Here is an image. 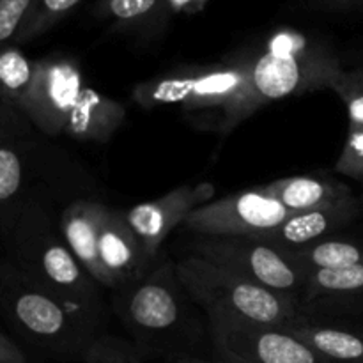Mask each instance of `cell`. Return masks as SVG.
I'll list each match as a JSON object with an SVG mask.
<instances>
[{
    "instance_id": "cell-11",
    "label": "cell",
    "mask_w": 363,
    "mask_h": 363,
    "mask_svg": "<svg viewBox=\"0 0 363 363\" xmlns=\"http://www.w3.org/2000/svg\"><path fill=\"white\" fill-rule=\"evenodd\" d=\"M213 197L215 186L211 183L183 184L155 201L142 202L128 209V223L140 240L149 261L156 264L160 248L169 234L177 225H183L194 209L211 202Z\"/></svg>"
},
{
    "instance_id": "cell-4",
    "label": "cell",
    "mask_w": 363,
    "mask_h": 363,
    "mask_svg": "<svg viewBox=\"0 0 363 363\" xmlns=\"http://www.w3.org/2000/svg\"><path fill=\"white\" fill-rule=\"evenodd\" d=\"M344 71L340 60L323 43L294 30L275 32L259 55L250 60L245 94L223 110L222 131L229 133L262 106L289 96L330 89Z\"/></svg>"
},
{
    "instance_id": "cell-5",
    "label": "cell",
    "mask_w": 363,
    "mask_h": 363,
    "mask_svg": "<svg viewBox=\"0 0 363 363\" xmlns=\"http://www.w3.org/2000/svg\"><path fill=\"white\" fill-rule=\"evenodd\" d=\"M176 269L188 296L206 315H223L275 328L303 315L298 298L259 286L195 255L176 262Z\"/></svg>"
},
{
    "instance_id": "cell-32",
    "label": "cell",
    "mask_w": 363,
    "mask_h": 363,
    "mask_svg": "<svg viewBox=\"0 0 363 363\" xmlns=\"http://www.w3.org/2000/svg\"><path fill=\"white\" fill-rule=\"evenodd\" d=\"M330 2L337 7H350V6H354V4L363 2V0H330Z\"/></svg>"
},
{
    "instance_id": "cell-20",
    "label": "cell",
    "mask_w": 363,
    "mask_h": 363,
    "mask_svg": "<svg viewBox=\"0 0 363 363\" xmlns=\"http://www.w3.org/2000/svg\"><path fill=\"white\" fill-rule=\"evenodd\" d=\"M279 252L305 275L319 269H342L363 264V241L346 238H323L305 247Z\"/></svg>"
},
{
    "instance_id": "cell-15",
    "label": "cell",
    "mask_w": 363,
    "mask_h": 363,
    "mask_svg": "<svg viewBox=\"0 0 363 363\" xmlns=\"http://www.w3.org/2000/svg\"><path fill=\"white\" fill-rule=\"evenodd\" d=\"M360 202L357 197H351L335 204L291 213L275 229L262 230L250 238L262 241L277 250H293L328 238L335 230L350 225L360 216Z\"/></svg>"
},
{
    "instance_id": "cell-24",
    "label": "cell",
    "mask_w": 363,
    "mask_h": 363,
    "mask_svg": "<svg viewBox=\"0 0 363 363\" xmlns=\"http://www.w3.org/2000/svg\"><path fill=\"white\" fill-rule=\"evenodd\" d=\"M162 7H165V0H103L99 13L119 27H138L151 20Z\"/></svg>"
},
{
    "instance_id": "cell-19",
    "label": "cell",
    "mask_w": 363,
    "mask_h": 363,
    "mask_svg": "<svg viewBox=\"0 0 363 363\" xmlns=\"http://www.w3.org/2000/svg\"><path fill=\"white\" fill-rule=\"evenodd\" d=\"M266 191L282 202L291 213L307 211L321 206L335 204L354 197L350 186L332 179L311 176H294L275 179L264 184Z\"/></svg>"
},
{
    "instance_id": "cell-22",
    "label": "cell",
    "mask_w": 363,
    "mask_h": 363,
    "mask_svg": "<svg viewBox=\"0 0 363 363\" xmlns=\"http://www.w3.org/2000/svg\"><path fill=\"white\" fill-rule=\"evenodd\" d=\"M80 2L82 0H35L30 16H28L20 39H18V45L32 41V39L48 32Z\"/></svg>"
},
{
    "instance_id": "cell-7",
    "label": "cell",
    "mask_w": 363,
    "mask_h": 363,
    "mask_svg": "<svg viewBox=\"0 0 363 363\" xmlns=\"http://www.w3.org/2000/svg\"><path fill=\"white\" fill-rule=\"evenodd\" d=\"M190 255L229 269L259 286L291 294L298 300L307 279V275L289 264L277 248L250 236L195 234Z\"/></svg>"
},
{
    "instance_id": "cell-17",
    "label": "cell",
    "mask_w": 363,
    "mask_h": 363,
    "mask_svg": "<svg viewBox=\"0 0 363 363\" xmlns=\"http://www.w3.org/2000/svg\"><path fill=\"white\" fill-rule=\"evenodd\" d=\"M124 121L126 108L123 103L85 85L67 117L64 135L84 144H106Z\"/></svg>"
},
{
    "instance_id": "cell-10",
    "label": "cell",
    "mask_w": 363,
    "mask_h": 363,
    "mask_svg": "<svg viewBox=\"0 0 363 363\" xmlns=\"http://www.w3.org/2000/svg\"><path fill=\"white\" fill-rule=\"evenodd\" d=\"M289 215V209L261 184L194 209L183 225L204 236H254L275 229Z\"/></svg>"
},
{
    "instance_id": "cell-25",
    "label": "cell",
    "mask_w": 363,
    "mask_h": 363,
    "mask_svg": "<svg viewBox=\"0 0 363 363\" xmlns=\"http://www.w3.org/2000/svg\"><path fill=\"white\" fill-rule=\"evenodd\" d=\"M333 92L342 99L350 117V130L363 128V67L344 69L332 84Z\"/></svg>"
},
{
    "instance_id": "cell-28",
    "label": "cell",
    "mask_w": 363,
    "mask_h": 363,
    "mask_svg": "<svg viewBox=\"0 0 363 363\" xmlns=\"http://www.w3.org/2000/svg\"><path fill=\"white\" fill-rule=\"evenodd\" d=\"M0 363H28L27 354L16 342L0 332Z\"/></svg>"
},
{
    "instance_id": "cell-2",
    "label": "cell",
    "mask_w": 363,
    "mask_h": 363,
    "mask_svg": "<svg viewBox=\"0 0 363 363\" xmlns=\"http://www.w3.org/2000/svg\"><path fill=\"white\" fill-rule=\"evenodd\" d=\"M0 314L39 353L55 362H84L105 321L69 307L21 272L9 257L0 259Z\"/></svg>"
},
{
    "instance_id": "cell-8",
    "label": "cell",
    "mask_w": 363,
    "mask_h": 363,
    "mask_svg": "<svg viewBox=\"0 0 363 363\" xmlns=\"http://www.w3.org/2000/svg\"><path fill=\"white\" fill-rule=\"evenodd\" d=\"M208 335L213 354L223 363H330L275 326L208 315Z\"/></svg>"
},
{
    "instance_id": "cell-31",
    "label": "cell",
    "mask_w": 363,
    "mask_h": 363,
    "mask_svg": "<svg viewBox=\"0 0 363 363\" xmlns=\"http://www.w3.org/2000/svg\"><path fill=\"white\" fill-rule=\"evenodd\" d=\"M170 363H223L220 360H208V358H202V357H197V354H194V357H183V358H177V360L170 362Z\"/></svg>"
},
{
    "instance_id": "cell-30",
    "label": "cell",
    "mask_w": 363,
    "mask_h": 363,
    "mask_svg": "<svg viewBox=\"0 0 363 363\" xmlns=\"http://www.w3.org/2000/svg\"><path fill=\"white\" fill-rule=\"evenodd\" d=\"M20 117H21L20 110L11 108V106L0 103V142H2L4 137L13 130V126L18 123Z\"/></svg>"
},
{
    "instance_id": "cell-23",
    "label": "cell",
    "mask_w": 363,
    "mask_h": 363,
    "mask_svg": "<svg viewBox=\"0 0 363 363\" xmlns=\"http://www.w3.org/2000/svg\"><path fill=\"white\" fill-rule=\"evenodd\" d=\"M140 351L130 339L103 332L85 351L84 363H142Z\"/></svg>"
},
{
    "instance_id": "cell-14",
    "label": "cell",
    "mask_w": 363,
    "mask_h": 363,
    "mask_svg": "<svg viewBox=\"0 0 363 363\" xmlns=\"http://www.w3.org/2000/svg\"><path fill=\"white\" fill-rule=\"evenodd\" d=\"M99 259L110 279V289L137 282L147 275L151 262L142 248L140 240L128 223L124 209L106 208L99 234Z\"/></svg>"
},
{
    "instance_id": "cell-12",
    "label": "cell",
    "mask_w": 363,
    "mask_h": 363,
    "mask_svg": "<svg viewBox=\"0 0 363 363\" xmlns=\"http://www.w3.org/2000/svg\"><path fill=\"white\" fill-rule=\"evenodd\" d=\"M32 130L30 121L21 113L13 130L0 142V230L6 236L30 199L25 195V188L39 149Z\"/></svg>"
},
{
    "instance_id": "cell-18",
    "label": "cell",
    "mask_w": 363,
    "mask_h": 363,
    "mask_svg": "<svg viewBox=\"0 0 363 363\" xmlns=\"http://www.w3.org/2000/svg\"><path fill=\"white\" fill-rule=\"evenodd\" d=\"M330 363H363V330L346 328L326 319L301 315L282 326Z\"/></svg>"
},
{
    "instance_id": "cell-21",
    "label": "cell",
    "mask_w": 363,
    "mask_h": 363,
    "mask_svg": "<svg viewBox=\"0 0 363 363\" xmlns=\"http://www.w3.org/2000/svg\"><path fill=\"white\" fill-rule=\"evenodd\" d=\"M35 74V60H30L18 46L0 50V103L20 110Z\"/></svg>"
},
{
    "instance_id": "cell-13",
    "label": "cell",
    "mask_w": 363,
    "mask_h": 363,
    "mask_svg": "<svg viewBox=\"0 0 363 363\" xmlns=\"http://www.w3.org/2000/svg\"><path fill=\"white\" fill-rule=\"evenodd\" d=\"M301 314L312 319L363 315V264L307 273L300 294Z\"/></svg>"
},
{
    "instance_id": "cell-29",
    "label": "cell",
    "mask_w": 363,
    "mask_h": 363,
    "mask_svg": "<svg viewBox=\"0 0 363 363\" xmlns=\"http://www.w3.org/2000/svg\"><path fill=\"white\" fill-rule=\"evenodd\" d=\"M208 0H165V7L170 13L195 14L204 9Z\"/></svg>"
},
{
    "instance_id": "cell-16",
    "label": "cell",
    "mask_w": 363,
    "mask_h": 363,
    "mask_svg": "<svg viewBox=\"0 0 363 363\" xmlns=\"http://www.w3.org/2000/svg\"><path fill=\"white\" fill-rule=\"evenodd\" d=\"M108 206L96 199H73L59 216V227L64 241L89 272V275L103 287L110 289V279L99 259V234Z\"/></svg>"
},
{
    "instance_id": "cell-1",
    "label": "cell",
    "mask_w": 363,
    "mask_h": 363,
    "mask_svg": "<svg viewBox=\"0 0 363 363\" xmlns=\"http://www.w3.org/2000/svg\"><path fill=\"white\" fill-rule=\"evenodd\" d=\"M176 262H156L137 282L113 291L112 312L144 360L194 357L202 332Z\"/></svg>"
},
{
    "instance_id": "cell-3",
    "label": "cell",
    "mask_w": 363,
    "mask_h": 363,
    "mask_svg": "<svg viewBox=\"0 0 363 363\" xmlns=\"http://www.w3.org/2000/svg\"><path fill=\"white\" fill-rule=\"evenodd\" d=\"M9 259L69 307L105 321L103 287L77 261L41 195H30L7 234Z\"/></svg>"
},
{
    "instance_id": "cell-6",
    "label": "cell",
    "mask_w": 363,
    "mask_h": 363,
    "mask_svg": "<svg viewBox=\"0 0 363 363\" xmlns=\"http://www.w3.org/2000/svg\"><path fill=\"white\" fill-rule=\"evenodd\" d=\"M250 80V60L213 64L181 69L142 82L133 89V99L144 108L179 106L186 112L202 108H230L245 94Z\"/></svg>"
},
{
    "instance_id": "cell-26",
    "label": "cell",
    "mask_w": 363,
    "mask_h": 363,
    "mask_svg": "<svg viewBox=\"0 0 363 363\" xmlns=\"http://www.w3.org/2000/svg\"><path fill=\"white\" fill-rule=\"evenodd\" d=\"M35 0H0V50L18 46Z\"/></svg>"
},
{
    "instance_id": "cell-9",
    "label": "cell",
    "mask_w": 363,
    "mask_h": 363,
    "mask_svg": "<svg viewBox=\"0 0 363 363\" xmlns=\"http://www.w3.org/2000/svg\"><path fill=\"white\" fill-rule=\"evenodd\" d=\"M84 71L69 55H48L35 60V74L20 112L46 137H60L67 117L84 91Z\"/></svg>"
},
{
    "instance_id": "cell-27",
    "label": "cell",
    "mask_w": 363,
    "mask_h": 363,
    "mask_svg": "<svg viewBox=\"0 0 363 363\" xmlns=\"http://www.w3.org/2000/svg\"><path fill=\"white\" fill-rule=\"evenodd\" d=\"M335 170L342 176L363 183V128L347 131L346 144L337 160Z\"/></svg>"
}]
</instances>
